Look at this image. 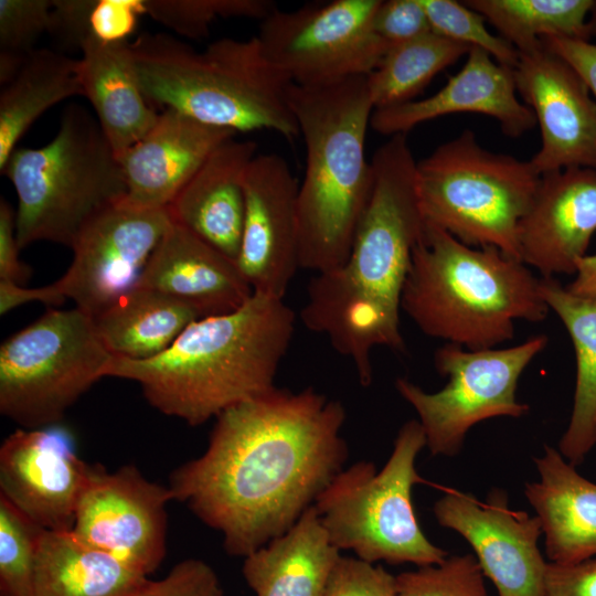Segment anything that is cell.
Instances as JSON below:
<instances>
[{"instance_id": "7", "label": "cell", "mask_w": 596, "mask_h": 596, "mask_svg": "<svg viewBox=\"0 0 596 596\" xmlns=\"http://www.w3.org/2000/svg\"><path fill=\"white\" fill-rule=\"evenodd\" d=\"M424 447V430L417 419H411L400 428L381 470L362 460L332 479L315 507L336 547L374 564L419 567L448 556L424 534L412 501L413 487L423 482L415 462Z\"/></svg>"}, {"instance_id": "35", "label": "cell", "mask_w": 596, "mask_h": 596, "mask_svg": "<svg viewBox=\"0 0 596 596\" xmlns=\"http://www.w3.org/2000/svg\"><path fill=\"white\" fill-rule=\"evenodd\" d=\"M43 529L0 496V596H34Z\"/></svg>"}, {"instance_id": "32", "label": "cell", "mask_w": 596, "mask_h": 596, "mask_svg": "<svg viewBox=\"0 0 596 596\" xmlns=\"http://www.w3.org/2000/svg\"><path fill=\"white\" fill-rule=\"evenodd\" d=\"M595 0H467L518 52L547 38L588 40L587 20Z\"/></svg>"}, {"instance_id": "40", "label": "cell", "mask_w": 596, "mask_h": 596, "mask_svg": "<svg viewBox=\"0 0 596 596\" xmlns=\"http://www.w3.org/2000/svg\"><path fill=\"white\" fill-rule=\"evenodd\" d=\"M323 596H396V576L381 565L341 555Z\"/></svg>"}, {"instance_id": "12", "label": "cell", "mask_w": 596, "mask_h": 596, "mask_svg": "<svg viewBox=\"0 0 596 596\" xmlns=\"http://www.w3.org/2000/svg\"><path fill=\"white\" fill-rule=\"evenodd\" d=\"M416 164L405 135L381 145L371 159L373 182L344 266L369 291L401 309L415 246L423 237Z\"/></svg>"}, {"instance_id": "18", "label": "cell", "mask_w": 596, "mask_h": 596, "mask_svg": "<svg viewBox=\"0 0 596 596\" xmlns=\"http://www.w3.org/2000/svg\"><path fill=\"white\" fill-rule=\"evenodd\" d=\"M299 183L277 153L256 155L244 177V221L236 263L254 292L284 299L300 268Z\"/></svg>"}, {"instance_id": "36", "label": "cell", "mask_w": 596, "mask_h": 596, "mask_svg": "<svg viewBox=\"0 0 596 596\" xmlns=\"http://www.w3.org/2000/svg\"><path fill=\"white\" fill-rule=\"evenodd\" d=\"M53 0H0V83H9L50 28Z\"/></svg>"}, {"instance_id": "34", "label": "cell", "mask_w": 596, "mask_h": 596, "mask_svg": "<svg viewBox=\"0 0 596 596\" xmlns=\"http://www.w3.org/2000/svg\"><path fill=\"white\" fill-rule=\"evenodd\" d=\"M276 9L270 0H143L145 14L189 39L206 36L217 19L263 21Z\"/></svg>"}, {"instance_id": "30", "label": "cell", "mask_w": 596, "mask_h": 596, "mask_svg": "<svg viewBox=\"0 0 596 596\" xmlns=\"http://www.w3.org/2000/svg\"><path fill=\"white\" fill-rule=\"evenodd\" d=\"M93 319L114 356L143 361L170 348L201 317L191 306L169 295L136 287Z\"/></svg>"}, {"instance_id": "49", "label": "cell", "mask_w": 596, "mask_h": 596, "mask_svg": "<svg viewBox=\"0 0 596 596\" xmlns=\"http://www.w3.org/2000/svg\"><path fill=\"white\" fill-rule=\"evenodd\" d=\"M587 34L589 41L590 39L596 38V0L594 1V6L587 20Z\"/></svg>"}, {"instance_id": "19", "label": "cell", "mask_w": 596, "mask_h": 596, "mask_svg": "<svg viewBox=\"0 0 596 596\" xmlns=\"http://www.w3.org/2000/svg\"><path fill=\"white\" fill-rule=\"evenodd\" d=\"M596 232V170L570 168L540 175L522 217L520 259L542 277L575 274Z\"/></svg>"}, {"instance_id": "20", "label": "cell", "mask_w": 596, "mask_h": 596, "mask_svg": "<svg viewBox=\"0 0 596 596\" xmlns=\"http://www.w3.org/2000/svg\"><path fill=\"white\" fill-rule=\"evenodd\" d=\"M300 319L306 328L324 334L338 353L353 362L362 386L372 383L371 353L375 347L406 352L400 309L369 291L344 265L316 273L309 281Z\"/></svg>"}, {"instance_id": "13", "label": "cell", "mask_w": 596, "mask_h": 596, "mask_svg": "<svg viewBox=\"0 0 596 596\" xmlns=\"http://www.w3.org/2000/svg\"><path fill=\"white\" fill-rule=\"evenodd\" d=\"M171 223L168 209L119 200L82 230L71 247L72 264L52 284L64 299L92 317L98 315L137 287Z\"/></svg>"}, {"instance_id": "25", "label": "cell", "mask_w": 596, "mask_h": 596, "mask_svg": "<svg viewBox=\"0 0 596 596\" xmlns=\"http://www.w3.org/2000/svg\"><path fill=\"white\" fill-rule=\"evenodd\" d=\"M77 58V75L103 134L119 159L156 124L160 111L140 84L131 42L88 40Z\"/></svg>"}, {"instance_id": "2", "label": "cell", "mask_w": 596, "mask_h": 596, "mask_svg": "<svg viewBox=\"0 0 596 596\" xmlns=\"http://www.w3.org/2000/svg\"><path fill=\"white\" fill-rule=\"evenodd\" d=\"M294 327L283 299L254 292L235 311L193 321L152 359L113 356L106 376L137 382L152 407L199 426L275 387Z\"/></svg>"}, {"instance_id": "22", "label": "cell", "mask_w": 596, "mask_h": 596, "mask_svg": "<svg viewBox=\"0 0 596 596\" xmlns=\"http://www.w3.org/2000/svg\"><path fill=\"white\" fill-rule=\"evenodd\" d=\"M237 132L205 125L171 109L118 160L126 200L147 209H168L212 151Z\"/></svg>"}, {"instance_id": "38", "label": "cell", "mask_w": 596, "mask_h": 596, "mask_svg": "<svg viewBox=\"0 0 596 596\" xmlns=\"http://www.w3.org/2000/svg\"><path fill=\"white\" fill-rule=\"evenodd\" d=\"M475 555L447 556L396 576V596H488Z\"/></svg>"}, {"instance_id": "27", "label": "cell", "mask_w": 596, "mask_h": 596, "mask_svg": "<svg viewBox=\"0 0 596 596\" xmlns=\"http://www.w3.org/2000/svg\"><path fill=\"white\" fill-rule=\"evenodd\" d=\"M340 552L313 504L288 531L244 557L242 574L256 596H323Z\"/></svg>"}, {"instance_id": "45", "label": "cell", "mask_w": 596, "mask_h": 596, "mask_svg": "<svg viewBox=\"0 0 596 596\" xmlns=\"http://www.w3.org/2000/svg\"><path fill=\"white\" fill-rule=\"evenodd\" d=\"M15 211L3 199L0 201V280L24 286L30 268L19 258Z\"/></svg>"}, {"instance_id": "48", "label": "cell", "mask_w": 596, "mask_h": 596, "mask_svg": "<svg viewBox=\"0 0 596 596\" xmlns=\"http://www.w3.org/2000/svg\"><path fill=\"white\" fill-rule=\"evenodd\" d=\"M565 288L577 297L596 299V254L577 260L575 279Z\"/></svg>"}, {"instance_id": "5", "label": "cell", "mask_w": 596, "mask_h": 596, "mask_svg": "<svg viewBox=\"0 0 596 596\" xmlns=\"http://www.w3.org/2000/svg\"><path fill=\"white\" fill-rule=\"evenodd\" d=\"M143 93L161 110L238 131L299 135L291 111L290 81L265 55L256 36L223 38L196 51L167 33H143L131 42Z\"/></svg>"}, {"instance_id": "31", "label": "cell", "mask_w": 596, "mask_h": 596, "mask_svg": "<svg viewBox=\"0 0 596 596\" xmlns=\"http://www.w3.org/2000/svg\"><path fill=\"white\" fill-rule=\"evenodd\" d=\"M83 95L77 60L35 49L0 93V170L32 124L49 108Z\"/></svg>"}, {"instance_id": "47", "label": "cell", "mask_w": 596, "mask_h": 596, "mask_svg": "<svg viewBox=\"0 0 596 596\" xmlns=\"http://www.w3.org/2000/svg\"><path fill=\"white\" fill-rule=\"evenodd\" d=\"M65 299L56 291L53 284L38 288H26L22 285L0 280V313L32 301L47 305H60Z\"/></svg>"}, {"instance_id": "23", "label": "cell", "mask_w": 596, "mask_h": 596, "mask_svg": "<svg viewBox=\"0 0 596 596\" xmlns=\"http://www.w3.org/2000/svg\"><path fill=\"white\" fill-rule=\"evenodd\" d=\"M137 287L169 295L201 318L230 313L254 294L236 260L172 221Z\"/></svg>"}, {"instance_id": "17", "label": "cell", "mask_w": 596, "mask_h": 596, "mask_svg": "<svg viewBox=\"0 0 596 596\" xmlns=\"http://www.w3.org/2000/svg\"><path fill=\"white\" fill-rule=\"evenodd\" d=\"M91 468L65 426L19 428L0 447V496L43 530L70 531Z\"/></svg>"}, {"instance_id": "46", "label": "cell", "mask_w": 596, "mask_h": 596, "mask_svg": "<svg viewBox=\"0 0 596 596\" xmlns=\"http://www.w3.org/2000/svg\"><path fill=\"white\" fill-rule=\"evenodd\" d=\"M542 42L577 71L596 100V43L568 38H547Z\"/></svg>"}, {"instance_id": "43", "label": "cell", "mask_w": 596, "mask_h": 596, "mask_svg": "<svg viewBox=\"0 0 596 596\" xmlns=\"http://www.w3.org/2000/svg\"><path fill=\"white\" fill-rule=\"evenodd\" d=\"M93 0H53L49 33L62 45L81 51L91 40L88 15Z\"/></svg>"}, {"instance_id": "14", "label": "cell", "mask_w": 596, "mask_h": 596, "mask_svg": "<svg viewBox=\"0 0 596 596\" xmlns=\"http://www.w3.org/2000/svg\"><path fill=\"white\" fill-rule=\"evenodd\" d=\"M169 487L147 479L134 465L114 471L92 465L72 532L146 576L162 563L167 549Z\"/></svg>"}, {"instance_id": "33", "label": "cell", "mask_w": 596, "mask_h": 596, "mask_svg": "<svg viewBox=\"0 0 596 596\" xmlns=\"http://www.w3.org/2000/svg\"><path fill=\"white\" fill-rule=\"evenodd\" d=\"M471 49L433 31L390 49L366 76L374 110L413 100L439 72Z\"/></svg>"}, {"instance_id": "16", "label": "cell", "mask_w": 596, "mask_h": 596, "mask_svg": "<svg viewBox=\"0 0 596 596\" xmlns=\"http://www.w3.org/2000/svg\"><path fill=\"white\" fill-rule=\"evenodd\" d=\"M512 71L541 130V147L530 160L534 170L596 169V100L577 71L543 42L520 52Z\"/></svg>"}, {"instance_id": "42", "label": "cell", "mask_w": 596, "mask_h": 596, "mask_svg": "<svg viewBox=\"0 0 596 596\" xmlns=\"http://www.w3.org/2000/svg\"><path fill=\"white\" fill-rule=\"evenodd\" d=\"M143 11V0H93L88 15L91 40L128 41Z\"/></svg>"}, {"instance_id": "28", "label": "cell", "mask_w": 596, "mask_h": 596, "mask_svg": "<svg viewBox=\"0 0 596 596\" xmlns=\"http://www.w3.org/2000/svg\"><path fill=\"white\" fill-rule=\"evenodd\" d=\"M148 576L70 531L44 530L34 570V596H127Z\"/></svg>"}, {"instance_id": "41", "label": "cell", "mask_w": 596, "mask_h": 596, "mask_svg": "<svg viewBox=\"0 0 596 596\" xmlns=\"http://www.w3.org/2000/svg\"><path fill=\"white\" fill-rule=\"evenodd\" d=\"M373 30L386 52L432 31L421 0H380Z\"/></svg>"}, {"instance_id": "44", "label": "cell", "mask_w": 596, "mask_h": 596, "mask_svg": "<svg viewBox=\"0 0 596 596\" xmlns=\"http://www.w3.org/2000/svg\"><path fill=\"white\" fill-rule=\"evenodd\" d=\"M545 596H596V558L570 564L547 562Z\"/></svg>"}, {"instance_id": "26", "label": "cell", "mask_w": 596, "mask_h": 596, "mask_svg": "<svg viewBox=\"0 0 596 596\" xmlns=\"http://www.w3.org/2000/svg\"><path fill=\"white\" fill-rule=\"evenodd\" d=\"M540 479L524 496L542 523L549 562L570 564L596 555V483L558 451L544 445L534 458Z\"/></svg>"}, {"instance_id": "1", "label": "cell", "mask_w": 596, "mask_h": 596, "mask_svg": "<svg viewBox=\"0 0 596 596\" xmlns=\"http://www.w3.org/2000/svg\"><path fill=\"white\" fill-rule=\"evenodd\" d=\"M215 419L205 451L168 487L244 558L288 531L344 468L345 409L312 387L275 386Z\"/></svg>"}, {"instance_id": "29", "label": "cell", "mask_w": 596, "mask_h": 596, "mask_svg": "<svg viewBox=\"0 0 596 596\" xmlns=\"http://www.w3.org/2000/svg\"><path fill=\"white\" fill-rule=\"evenodd\" d=\"M540 294L563 322L575 351L573 408L558 451L576 467L596 444V299L571 294L554 277L540 278Z\"/></svg>"}, {"instance_id": "10", "label": "cell", "mask_w": 596, "mask_h": 596, "mask_svg": "<svg viewBox=\"0 0 596 596\" xmlns=\"http://www.w3.org/2000/svg\"><path fill=\"white\" fill-rule=\"evenodd\" d=\"M547 342L539 334L504 349L468 350L445 343L434 356L437 372L448 380L441 390L429 393L407 379H396L395 389L416 412L430 454L454 457L478 423L525 415L529 406L517 400L518 382Z\"/></svg>"}, {"instance_id": "24", "label": "cell", "mask_w": 596, "mask_h": 596, "mask_svg": "<svg viewBox=\"0 0 596 596\" xmlns=\"http://www.w3.org/2000/svg\"><path fill=\"white\" fill-rule=\"evenodd\" d=\"M252 140L231 138L215 148L181 189L171 220L236 260L243 232L244 177L257 155Z\"/></svg>"}, {"instance_id": "15", "label": "cell", "mask_w": 596, "mask_h": 596, "mask_svg": "<svg viewBox=\"0 0 596 596\" xmlns=\"http://www.w3.org/2000/svg\"><path fill=\"white\" fill-rule=\"evenodd\" d=\"M433 511L441 526L470 544L499 596H545L547 562L539 549L543 530L538 515L512 510L507 493L498 488L486 501L447 489Z\"/></svg>"}, {"instance_id": "3", "label": "cell", "mask_w": 596, "mask_h": 596, "mask_svg": "<svg viewBox=\"0 0 596 596\" xmlns=\"http://www.w3.org/2000/svg\"><path fill=\"white\" fill-rule=\"evenodd\" d=\"M288 99L306 148L297 196L299 265L320 273L347 263L371 194L365 139L374 108L366 76L321 87L291 84Z\"/></svg>"}, {"instance_id": "6", "label": "cell", "mask_w": 596, "mask_h": 596, "mask_svg": "<svg viewBox=\"0 0 596 596\" xmlns=\"http://www.w3.org/2000/svg\"><path fill=\"white\" fill-rule=\"evenodd\" d=\"M0 171L17 192L20 248L38 241L72 247L88 222L126 196L118 158L79 105L65 109L50 142L18 147Z\"/></svg>"}, {"instance_id": "4", "label": "cell", "mask_w": 596, "mask_h": 596, "mask_svg": "<svg viewBox=\"0 0 596 596\" xmlns=\"http://www.w3.org/2000/svg\"><path fill=\"white\" fill-rule=\"evenodd\" d=\"M401 309L426 336L468 350L514 337L518 320L541 322L540 278L496 247H471L426 223L413 251Z\"/></svg>"}, {"instance_id": "9", "label": "cell", "mask_w": 596, "mask_h": 596, "mask_svg": "<svg viewBox=\"0 0 596 596\" xmlns=\"http://www.w3.org/2000/svg\"><path fill=\"white\" fill-rule=\"evenodd\" d=\"M113 356L89 313L49 309L0 347V413L21 428L60 424Z\"/></svg>"}, {"instance_id": "39", "label": "cell", "mask_w": 596, "mask_h": 596, "mask_svg": "<svg viewBox=\"0 0 596 596\" xmlns=\"http://www.w3.org/2000/svg\"><path fill=\"white\" fill-rule=\"evenodd\" d=\"M127 596H224L216 572L199 558L177 563L158 579L149 578Z\"/></svg>"}, {"instance_id": "8", "label": "cell", "mask_w": 596, "mask_h": 596, "mask_svg": "<svg viewBox=\"0 0 596 596\" xmlns=\"http://www.w3.org/2000/svg\"><path fill=\"white\" fill-rule=\"evenodd\" d=\"M539 181L530 161L483 148L470 129L416 164L426 223L468 246L496 247L519 260V225Z\"/></svg>"}, {"instance_id": "11", "label": "cell", "mask_w": 596, "mask_h": 596, "mask_svg": "<svg viewBox=\"0 0 596 596\" xmlns=\"http://www.w3.org/2000/svg\"><path fill=\"white\" fill-rule=\"evenodd\" d=\"M380 0H331L275 10L256 35L291 84L321 87L368 76L386 50L373 30Z\"/></svg>"}, {"instance_id": "21", "label": "cell", "mask_w": 596, "mask_h": 596, "mask_svg": "<svg viewBox=\"0 0 596 596\" xmlns=\"http://www.w3.org/2000/svg\"><path fill=\"white\" fill-rule=\"evenodd\" d=\"M517 93L512 68L472 47L460 71L438 92L424 99L375 109L370 126L392 137L445 115L473 113L496 119L504 135L519 138L536 126V119Z\"/></svg>"}, {"instance_id": "37", "label": "cell", "mask_w": 596, "mask_h": 596, "mask_svg": "<svg viewBox=\"0 0 596 596\" xmlns=\"http://www.w3.org/2000/svg\"><path fill=\"white\" fill-rule=\"evenodd\" d=\"M433 32L488 52L499 64L513 68L519 60L518 50L491 33L485 25L486 19L466 6L454 0H421Z\"/></svg>"}]
</instances>
